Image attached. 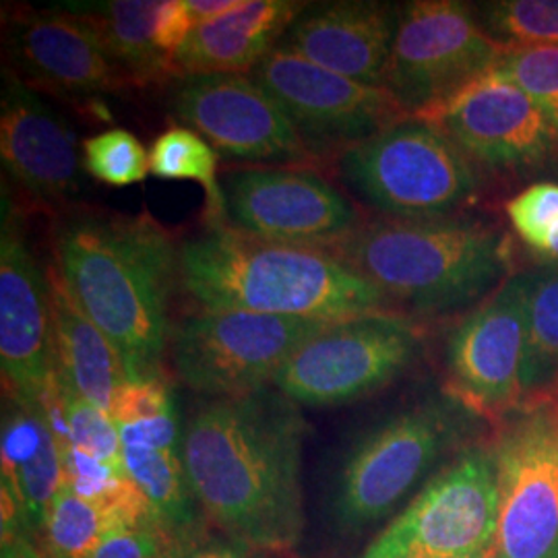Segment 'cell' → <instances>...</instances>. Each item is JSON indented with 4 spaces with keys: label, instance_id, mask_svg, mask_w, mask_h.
Masks as SVG:
<instances>
[{
    "label": "cell",
    "instance_id": "3957f363",
    "mask_svg": "<svg viewBox=\"0 0 558 558\" xmlns=\"http://www.w3.org/2000/svg\"><path fill=\"white\" fill-rule=\"evenodd\" d=\"M180 288L201 311L336 320L393 313L379 290L325 248L205 223L180 244Z\"/></svg>",
    "mask_w": 558,
    "mask_h": 558
},
{
    "label": "cell",
    "instance_id": "e0dca14e",
    "mask_svg": "<svg viewBox=\"0 0 558 558\" xmlns=\"http://www.w3.org/2000/svg\"><path fill=\"white\" fill-rule=\"evenodd\" d=\"M0 368L7 396L32 405H41L57 379L46 269L25 239L7 189L0 226Z\"/></svg>",
    "mask_w": 558,
    "mask_h": 558
},
{
    "label": "cell",
    "instance_id": "d4e9b609",
    "mask_svg": "<svg viewBox=\"0 0 558 558\" xmlns=\"http://www.w3.org/2000/svg\"><path fill=\"white\" fill-rule=\"evenodd\" d=\"M122 461L129 478L149 502L154 518L168 538L186 536L203 525L199 505L186 478L182 451L122 442Z\"/></svg>",
    "mask_w": 558,
    "mask_h": 558
},
{
    "label": "cell",
    "instance_id": "d6a6232c",
    "mask_svg": "<svg viewBox=\"0 0 558 558\" xmlns=\"http://www.w3.org/2000/svg\"><path fill=\"white\" fill-rule=\"evenodd\" d=\"M276 553L255 548L216 527L199 525L186 536L168 539L166 558H276Z\"/></svg>",
    "mask_w": 558,
    "mask_h": 558
},
{
    "label": "cell",
    "instance_id": "d590c367",
    "mask_svg": "<svg viewBox=\"0 0 558 558\" xmlns=\"http://www.w3.org/2000/svg\"><path fill=\"white\" fill-rule=\"evenodd\" d=\"M0 558H44L40 546L27 532H7L0 542Z\"/></svg>",
    "mask_w": 558,
    "mask_h": 558
},
{
    "label": "cell",
    "instance_id": "8d00e7d4",
    "mask_svg": "<svg viewBox=\"0 0 558 558\" xmlns=\"http://www.w3.org/2000/svg\"><path fill=\"white\" fill-rule=\"evenodd\" d=\"M542 255H546V257L550 259V263H558V221L557 226L553 228L550 236H548V244H546V251H544Z\"/></svg>",
    "mask_w": 558,
    "mask_h": 558
},
{
    "label": "cell",
    "instance_id": "83f0119b",
    "mask_svg": "<svg viewBox=\"0 0 558 558\" xmlns=\"http://www.w3.org/2000/svg\"><path fill=\"white\" fill-rule=\"evenodd\" d=\"M220 154L186 126L160 133L149 149V170L161 180L197 182L207 199V223H223V195L218 180Z\"/></svg>",
    "mask_w": 558,
    "mask_h": 558
},
{
    "label": "cell",
    "instance_id": "7402d4cb",
    "mask_svg": "<svg viewBox=\"0 0 558 558\" xmlns=\"http://www.w3.org/2000/svg\"><path fill=\"white\" fill-rule=\"evenodd\" d=\"M62 482L59 440L46 410L9 396L2 410V534L27 532L38 542Z\"/></svg>",
    "mask_w": 558,
    "mask_h": 558
},
{
    "label": "cell",
    "instance_id": "44dd1931",
    "mask_svg": "<svg viewBox=\"0 0 558 558\" xmlns=\"http://www.w3.org/2000/svg\"><path fill=\"white\" fill-rule=\"evenodd\" d=\"M69 11L96 29L106 52L133 87L182 80L177 57L193 29L184 0L73 2Z\"/></svg>",
    "mask_w": 558,
    "mask_h": 558
},
{
    "label": "cell",
    "instance_id": "603a6c76",
    "mask_svg": "<svg viewBox=\"0 0 558 558\" xmlns=\"http://www.w3.org/2000/svg\"><path fill=\"white\" fill-rule=\"evenodd\" d=\"M308 4L240 0L216 20L191 29L177 57L180 75H251Z\"/></svg>",
    "mask_w": 558,
    "mask_h": 558
},
{
    "label": "cell",
    "instance_id": "6da1fadb",
    "mask_svg": "<svg viewBox=\"0 0 558 558\" xmlns=\"http://www.w3.org/2000/svg\"><path fill=\"white\" fill-rule=\"evenodd\" d=\"M306 430L300 405L274 385L201 399L184 420L182 461L211 527L276 555L299 546Z\"/></svg>",
    "mask_w": 558,
    "mask_h": 558
},
{
    "label": "cell",
    "instance_id": "1f68e13d",
    "mask_svg": "<svg viewBox=\"0 0 558 558\" xmlns=\"http://www.w3.org/2000/svg\"><path fill=\"white\" fill-rule=\"evenodd\" d=\"M505 209L519 239L544 253L558 221V184L536 182L509 201Z\"/></svg>",
    "mask_w": 558,
    "mask_h": 558
},
{
    "label": "cell",
    "instance_id": "8992f818",
    "mask_svg": "<svg viewBox=\"0 0 558 558\" xmlns=\"http://www.w3.org/2000/svg\"><path fill=\"white\" fill-rule=\"evenodd\" d=\"M495 426V558H558V385L530 393Z\"/></svg>",
    "mask_w": 558,
    "mask_h": 558
},
{
    "label": "cell",
    "instance_id": "f546056e",
    "mask_svg": "<svg viewBox=\"0 0 558 558\" xmlns=\"http://www.w3.org/2000/svg\"><path fill=\"white\" fill-rule=\"evenodd\" d=\"M83 170L110 186H131L147 179L149 154L126 129H110L83 141Z\"/></svg>",
    "mask_w": 558,
    "mask_h": 558
},
{
    "label": "cell",
    "instance_id": "ac0fdd59",
    "mask_svg": "<svg viewBox=\"0 0 558 558\" xmlns=\"http://www.w3.org/2000/svg\"><path fill=\"white\" fill-rule=\"evenodd\" d=\"M9 69L29 87L62 96L120 94L133 85L96 29L69 9H13L4 17Z\"/></svg>",
    "mask_w": 558,
    "mask_h": 558
},
{
    "label": "cell",
    "instance_id": "7c38bea8",
    "mask_svg": "<svg viewBox=\"0 0 558 558\" xmlns=\"http://www.w3.org/2000/svg\"><path fill=\"white\" fill-rule=\"evenodd\" d=\"M525 271L470 311L447 339L445 393L465 412L499 424L523 399L527 350Z\"/></svg>",
    "mask_w": 558,
    "mask_h": 558
},
{
    "label": "cell",
    "instance_id": "5b68a950",
    "mask_svg": "<svg viewBox=\"0 0 558 558\" xmlns=\"http://www.w3.org/2000/svg\"><path fill=\"white\" fill-rule=\"evenodd\" d=\"M336 166L341 182L387 220L459 218L482 189L478 166L416 117L341 149Z\"/></svg>",
    "mask_w": 558,
    "mask_h": 558
},
{
    "label": "cell",
    "instance_id": "ffe728a7",
    "mask_svg": "<svg viewBox=\"0 0 558 558\" xmlns=\"http://www.w3.org/2000/svg\"><path fill=\"white\" fill-rule=\"evenodd\" d=\"M398 21L399 9L389 2H325L306 7L278 46L341 77L383 87Z\"/></svg>",
    "mask_w": 558,
    "mask_h": 558
},
{
    "label": "cell",
    "instance_id": "e575fe53",
    "mask_svg": "<svg viewBox=\"0 0 558 558\" xmlns=\"http://www.w3.org/2000/svg\"><path fill=\"white\" fill-rule=\"evenodd\" d=\"M240 0H184V9L193 27H197L201 23L216 20L223 13L232 11Z\"/></svg>",
    "mask_w": 558,
    "mask_h": 558
},
{
    "label": "cell",
    "instance_id": "8fae6325",
    "mask_svg": "<svg viewBox=\"0 0 558 558\" xmlns=\"http://www.w3.org/2000/svg\"><path fill=\"white\" fill-rule=\"evenodd\" d=\"M507 48L480 25L474 4L416 0L399 7L398 34L383 81L399 106L416 117L493 71Z\"/></svg>",
    "mask_w": 558,
    "mask_h": 558
},
{
    "label": "cell",
    "instance_id": "cb8c5ba5",
    "mask_svg": "<svg viewBox=\"0 0 558 558\" xmlns=\"http://www.w3.org/2000/svg\"><path fill=\"white\" fill-rule=\"evenodd\" d=\"M46 278L57 375L77 396L110 414L120 387L129 383L119 352L101 333L100 327L81 311L54 265L46 267Z\"/></svg>",
    "mask_w": 558,
    "mask_h": 558
},
{
    "label": "cell",
    "instance_id": "74e56055",
    "mask_svg": "<svg viewBox=\"0 0 558 558\" xmlns=\"http://www.w3.org/2000/svg\"><path fill=\"white\" fill-rule=\"evenodd\" d=\"M465 558H495V553H493V544L488 546V548H484V550H480L476 555H472V557Z\"/></svg>",
    "mask_w": 558,
    "mask_h": 558
},
{
    "label": "cell",
    "instance_id": "4316f807",
    "mask_svg": "<svg viewBox=\"0 0 558 558\" xmlns=\"http://www.w3.org/2000/svg\"><path fill=\"white\" fill-rule=\"evenodd\" d=\"M527 296V396L558 385V263L525 271Z\"/></svg>",
    "mask_w": 558,
    "mask_h": 558
},
{
    "label": "cell",
    "instance_id": "9a60e30c",
    "mask_svg": "<svg viewBox=\"0 0 558 558\" xmlns=\"http://www.w3.org/2000/svg\"><path fill=\"white\" fill-rule=\"evenodd\" d=\"M170 108L186 129L230 160L300 168L320 161L251 75L182 77Z\"/></svg>",
    "mask_w": 558,
    "mask_h": 558
},
{
    "label": "cell",
    "instance_id": "836d02e7",
    "mask_svg": "<svg viewBox=\"0 0 558 558\" xmlns=\"http://www.w3.org/2000/svg\"><path fill=\"white\" fill-rule=\"evenodd\" d=\"M168 539L160 525L122 530L87 558H166Z\"/></svg>",
    "mask_w": 558,
    "mask_h": 558
},
{
    "label": "cell",
    "instance_id": "4fadbf2b",
    "mask_svg": "<svg viewBox=\"0 0 558 558\" xmlns=\"http://www.w3.org/2000/svg\"><path fill=\"white\" fill-rule=\"evenodd\" d=\"M221 195L223 223L281 244L329 248L362 223L354 203L311 168L230 170Z\"/></svg>",
    "mask_w": 558,
    "mask_h": 558
},
{
    "label": "cell",
    "instance_id": "f1b7e54d",
    "mask_svg": "<svg viewBox=\"0 0 558 558\" xmlns=\"http://www.w3.org/2000/svg\"><path fill=\"white\" fill-rule=\"evenodd\" d=\"M484 32L502 48L558 46V0H493L474 4Z\"/></svg>",
    "mask_w": 558,
    "mask_h": 558
},
{
    "label": "cell",
    "instance_id": "9c48e42d",
    "mask_svg": "<svg viewBox=\"0 0 558 558\" xmlns=\"http://www.w3.org/2000/svg\"><path fill=\"white\" fill-rule=\"evenodd\" d=\"M499 523V474L490 442L461 449L360 558H465L488 548Z\"/></svg>",
    "mask_w": 558,
    "mask_h": 558
},
{
    "label": "cell",
    "instance_id": "52a82bcc",
    "mask_svg": "<svg viewBox=\"0 0 558 558\" xmlns=\"http://www.w3.org/2000/svg\"><path fill=\"white\" fill-rule=\"evenodd\" d=\"M329 323L244 311H199L174 325L177 377L203 399L240 398L274 385L281 366Z\"/></svg>",
    "mask_w": 558,
    "mask_h": 558
},
{
    "label": "cell",
    "instance_id": "5bb4252c",
    "mask_svg": "<svg viewBox=\"0 0 558 558\" xmlns=\"http://www.w3.org/2000/svg\"><path fill=\"white\" fill-rule=\"evenodd\" d=\"M251 77L278 101L319 158L338 156L410 117L387 89L325 71L281 46Z\"/></svg>",
    "mask_w": 558,
    "mask_h": 558
},
{
    "label": "cell",
    "instance_id": "2e32d148",
    "mask_svg": "<svg viewBox=\"0 0 558 558\" xmlns=\"http://www.w3.org/2000/svg\"><path fill=\"white\" fill-rule=\"evenodd\" d=\"M416 119L435 124L468 160L486 170L525 172L558 156V133L548 117L497 69Z\"/></svg>",
    "mask_w": 558,
    "mask_h": 558
},
{
    "label": "cell",
    "instance_id": "d6986e66",
    "mask_svg": "<svg viewBox=\"0 0 558 558\" xmlns=\"http://www.w3.org/2000/svg\"><path fill=\"white\" fill-rule=\"evenodd\" d=\"M0 158L9 179L38 205L60 207L81 191L75 131L11 69L2 71Z\"/></svg>",
    "mask_w": 558,
    "mask_h": 558
},
{
    "label": "cell",
    "instance_id": "4dcf8cb0",
    "mask_svg": "<svg viewBox=\"0 0 558 558\" xmlns=\"http://www.w3.org/2000/svg\"><path fill=\"white\" fill-rule=\"evenodd\" d=\"M495 69L538 104L558 133V46L507 50Z\"/></svg>",
    "mask_w": 558,
    "mask_h": 558
},
{
    "label": "cell",
    "instance_id": "277c9868",
    "mask_svg": "<svg viewBox=\"0 0 558 558\" xmlns=\"http://www.w3.org/2000/svg\"><path fill=\"white\" fill-rule=\"evenodd\" d=\"M509 242L476 218L379 220L325 248L368 279L403 317H447L488 299L507 279Z\"/></svg>",
    "mask_w": 558,
    "mask_h": 558
},
{
    "label": "cell",
    "instance_id": "484cf974",
    "mask_svg": "<svg viewBox=\"0 0 558 558\" xmlns=\"http://www.w3.org/2000/svg\"><path fill=\"white\" fill-rule=\"evenodd\" d=\"M131 527L124 519L80 497L62 482L44 521L38 546L44 558H87L110 536Z\"/></svg>",
    "mask_w": 558,
    "mask_h": 558
},
{
    "label": "cell",
    "instance_id": "7a4b0ae2",
    "mask_svg": "<svg viewBox=\"0 0 558 558\" xmlns=\"http://www.w3.org/2000/svg\"><path fill=\"white\" fill-rule=\"evenodd\" d=\"M54 269L114 345L129 380L158 379L174 325L180 244L149 214L66 211L52 228Z\"/></svg>",
    "mask_w": 558,
    "mask_h": 558
},
{
    "label": "cell",
    "instance_id": "ba28073f",
    "mask_svg": "<svg viewBox=\"0 0 558 558\" xmlns=\"http://www.w3.org/2000/svg\"><path fill=\"white\" fill-rule=\"evenodd\" d=\"M420 350L422 329L398 313L336 320L300 345L274 387L296 405H343L399 379Z\"/></svg>",
    "mask_w": 558,
    "mask_h": 558
},
{
    "label": "cell",
    "instance_id": "30bf717a",
    "mask_svg": "<svg viewBox=\"0 0 558 558\" xmlns=\"http://www.w3.org/2000/svg\"><path fill=\"white\" fill-rule=\"evenodd\" d=\"M456 435L453 412L435 401L401 410L364 435L339 470L331 500L339 530L360 532L396 511Z\"/></svg>",
    "mask_w": 558,
    "mask_h": 558
}]
</instances>
